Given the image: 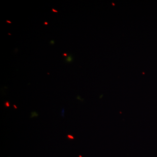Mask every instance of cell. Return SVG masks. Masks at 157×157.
<instances>
[{
    "label": "cell",
    "mask_w": 157,
    "mask_h": 157,
    "mask_svg": "<svg viewBox=\"0 0 157 157\" xmlns=\"http://www.w3.org/2000/svg\"><path fill=\"white\" fill-rule=\"evenodd\" d=\"M52 10H53V11H56V12H57V11H55V10H54V9H52Z\"/></svg>",
    "instance_id": "1"
}]
</instances>
